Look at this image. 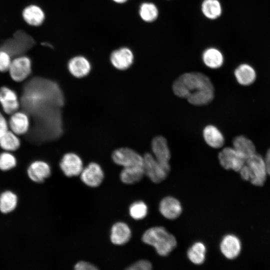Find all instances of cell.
<instances>
[{
    "label": "cell",
    "mask_w": 270,
    "mask_h": 270,
    "mask_svg": "<svg viewBox=\"0 0 270 270\" xmlns=\"http://www.w3.org/2000/svg\"><path fill=\"white\" fill-rule=\"evenodd\" d=\"M23 110L32 118L28 140L40 144L56 140L63 133L62 108L64 96L52 80L35 77L24 84L20 100Z\"/></svg>",
    "instance_id": "1"
},
{
    "label": "cell",
    "mask_w": 270,
    "mask_h": 270,
    "mask_svg": "<svg viewBox=\"0 0 270 270\" xmlns=\"http://www.w3.org/2000/svg\"><path fill=\"white\" fill-rule=\"evenodd\" d=\"M172 90L176 96L186 99L195 106L208 104L214 96V87L210 78L200 72L182 74L174 82Z\"/></svg>",
    "instance_id": "2"
},
{
    "label": "cell",
    "mask_w": 270,
    "mask_h": 270,
    "mask_svg": "<svg viewBox=\"0 0 270 270\" xmlns=\"http://www.w3.org/2000/svg\"><path fill=\"white\" fill-rule=\"evenodd\" d=\"M142 240L144 244L152 246L160 256L170 254L176 246V238L162 226H156L147 230Z\"/></svg>",
    "instance_id": "3"
},
{
    "label": "cell",
    "mask_w": 270,
    "mask_h": 270,
    "mask_svg": "<svg viewBox=\"0 0 270 270\" xmlns=\"http://www.w3.org/2000/svg\"><path fill=\"white\" fill-rule=\"evenodd\" d=\"M239 172L244 180L256 186H263L268 174L264 158L256 152L246 159Z\"/></svg>",
    "instance_id": "4"
},
{
    "label": "cell",
    "mask_w": 270,
    "mask_h": 270,
    "mask_svg": "<svg viewBox=\"0 0 270 270\" xmlns=\"http://www.w3.org/2000/svg\"><path fill=\"white\" fill-rule=\"evenodd\" d=\"M34 38L23 30L16 31L13 36L5 41L0 49L6 51L11 57L23 55L34 44Z\"/></svg>",
    "instance_id": "5"
},
{
    "label": "cell",
    "mask_w": 270,
    "mask_h": 270,
    "mask_svg": "<svg viewBox=\"0 0 270 270\" xmlns=\"http://www.w3.org/2000/svg\"><path fill=\"white\" fill-rule=\"evenodd\" d=\"M144 174L153 182L158 184L166 178L170 170L159 163L150 153H146L143 156Z\"/></svg>",
    "instance_id": "6"
},
{
    "label": "cell",
    "mask_w": 270,
    "mask_h": 270,
    "mask_svg": "<svg viewBox=\"0 0 270 270\" xmlns=\"http://www.w3.org/2000/svg\"><path fill=\"white\" fill-rule=\"evenodd\" d=\"M112 160L116 164L126 167L143 166V156L134 150L128 148H120L112 154Z\"/></svg>",
    "instance_id": "7"
},
{
    "label": "cell",
    "mask_w": 270,
    "mask_h": 270,
    "mask_svg": "<svg viewBox=\"0 0 270 270\" xmlns=\"http://www.w3.org/2000/svg\"><path fill=\"white\" fill-rule=\"evenodd\" d=\"M11 78L16 82L24 80L30 74L32 62L30 58L22 55L12 60L8 70Z\"/></svg>",
    "instance_id": "8"
},
{
    "label": "cell",
    "mask_w": 270,
    "mask_h": 270,
    "mask_svg": "<svg viewBox=\"0 0 270 270\" xmlns=\"http://www.w3.org/2000/svg\"><path fill=\"white\" fill-rule=\"evenodd\" d=\"M218 159L220 164L226 170L238 172L246 162V158L231 147L224 148L218 153Z\"/></svg>",
    "instance_id": "9"
},
{
    "label": "cell",
    "mask_w": 270,
    "mask_h": 270,
    "mask_svg": "<svg viewBox=\"0 0 270 270\" xmlns=\"http://www.w3.org/2000/svg\"><path fill=\"white\" fill-rule=\"evenodd\" d=\"M151 148L156 160L164 166L170 170L169 164L170 152L166 138L161 135L156 136L152 140Z\"/></svg>",
    "instance_id": "10"
},
{
    "label": "cell",
    "mask_w": 270,
    "mask_h": 270,
    "mask_svg": "<svg viewBox=\"0 0 270 270\" xmlns=\"http://www.w3.org/2000/svg\"><path fill=\"white\" fill-rule=\"evenodd\" d=\"M80 175L81 180L86 185L92 188L98 186L104 178L102 168L96 162H90L83 168Z\"/></svg>",
    "instance_id": "11"
},
{
    "label": "cell",
    "mask_w": 270,
    "mask_h": 270,
    "mask_svg": "<svg viewBox=\"0 0 270 270\" xmlns=\"http://www.w3.org/2000/svg\"><path fill=\"white\" fill-rule=\"evenodd\" d=\"M60 167L68 177L78 176L83 169V164L80 157L76 154L69 152L66 154L60 163Z\"/></svg>",
    "instance_id": "12"
},
{
    "label": "cell",
    "mask_w": 270,
    "mask_h": 270,
    "mask_svg": "<svg viewBox=\"0 0 270 270\" xmlns=\"http://www.w3.org/2000/svg\"><path fill=\"white\" fill-rule=\"evenodd\" d=\"M8 123L11 131L18 136L27 134L30 128V117L24 110L11 114Z\"/></svg>",
    "instance_id": "13"
},
{
    "label": "cell",
    "mask_w": 270,
    "mask_h": 270,
    "mask_svg": "<svg viewBox=\"0 0 270 270\" xmlns=\"http://www.w3.org/2000/svg\"><path fill=\"white\" fill-rule=\"evenodd\" d=\"M134 54L130 49L122 47L113 51L110 54V60L112 65L119 70H126L134 62Z\"/></svg>",
    "instance_id": "14"
},
{
    "label": "cell",
    "mask_w": 270,
    "mask_h": 270,
    "mask_svg": "<svg viewBox=\"0 0 270 270\" xmlns=\"http://www.w3.org/2000/svg\"><path fill=\"white\" fill-rule=\"evenodd\" d=\"M0 104L4 111L9 114L18 110L20 106L17 94L6 86L0 88Z\"/></svg>",
    "instance_id": "15"
},
{
    "label": "cell",
    "mask_w": 270,
    "mask_h": 270,
    "mask_svg": "<svg viewBox=\"0 0 270 270\" xmlns=\"http://www.w3.org/2000/svg\"><path fill=\"white\" fill-rule=\"evenodd\" d=\"M160 212L166 218L174 220L178 217L182 212L180 202L172 196H166L160 202L159 206Z\"/></svg>",
    "instance_id": "16"
},
{
    "label": "cell",
    "mask_w": 270,
    "mask_h": 270,
    "mask_svg": "<svg viewBox=\"0 0 270 270\" xmlns=\"http://www.w3.org/2000/svg\"><path fill=\"white\" fill-rule=\"evenodd\" d=\"M68 70L74 77L81 78L87 76L90 71L91 65L88 60L82 56L72 58L68 62Z\"/></svg>",
    "instance_id": "17"
},
{
    "label": "cell",
    "mask_w": 270,
    "mask_h": 270,
    "mask_svg": "<svg viewBox=\"0 0 270 270\" xmlns=\"http://www.w3.org/2000/svg\"><path fill=\"white\" fill-rule=\"evenodd\" d=\"M29 178L34 182L41 183L51 174L49 164L45 162L36 160L32 162L28 169Z\"/></svg>",
    "instance_id": "18"
},
{
    "label": "cell",
    "mask_w": 270,
    "mask_h": 270,
    "mask_svg": "<svg viewBox=\"0 0 270 270\" xmlns=\"http://www.w3.org/2000/svg\"><path fill=\"white\" fill-rule=\"evenodd\" d=\"M132 232L128 226L124 222H117L112 227L110 239L116 245H123L131 238Z\"/></svg>",
    "instance_id": "19"
},
{
    "label": "cell",
    "mask_w": 270,
    "mask_h": 270,
    "mask_svg": "<svg viewBox=\"0 0 270 270\" xmlns=\"http://www.w3.org/2000/svg\"><path fill=\"white\" fill-rule=\"evenodd\" d=\"M220 248L225 257L228 259H234L237 257L240 252V242L235 236L228 234L223 238Z\"/></svg>",
    "instance_id": "20"
},
{
    "label": "cell",
    "mask_w": 270,
    "mask_h": 270,
    "mask_svg": "<svg viewBox=\"0 0 270 270\" xmlns=\"http://www.w3.org/2000/svg\"><path fill=\"white\" fill-rule=\"evenodd\" d=\"M202 134L205 142L211 148H220L224 144L222 134L214 126H206L203 130Z\"/></svg>",
    "instance_id": "21"
},
{
    "label": "cell",
    "mask_w": 270,
    "mask_h": 270,
    "mask_svg": "<svg viewBox=\"0 0 270 270\" xmlns=\"http://www.w3.org/2000/svg\"><path fill=\"white\" fill-rule=\"evenodd\" d=\"M24 21L32 26H39L44 22L45 14L44 10L38 6L30 5L26 6L22 12Z\"/></svg>",
    "instance_id": "22"
},
{
    "label": "cell",
    "mask_w": 270,
    "mask_h": 270,
    "mask_svg": "<svg viewBox=\"0 0 270 270\" xmlns=\"http://www.w3.org/2000/svg\"><path fill=\"white\" fill-rule=\"evenodd\" d=\"M233 148L246 158L256 153V147L254 142L243 135L236 136L232 140Z\"/></svg>",
    "instance_id": "23"
},
{
    "label": "cell",
    "mask_w": 270,
    "mask_h": 270,
    "mask_svg": "<svg viewBox=\"0 0 270 270\" xmlns=\"http://www.w3.org/2000/svg\"><path fill=\"white\" fill-rule=\"evenodd\" d=\"M234 76L240 84L248 86L253 84L256 79V72L252 66L242 64L234 70Z\"/></svg>",
    "instance_id": "24"
},
{
    "label": "cell",
    "mask_w": 270,
    "mask_h": 270,
    "mask_svg": "<svg viewBox=\"0 0 270 270\" xmlns=\"http://www.w3.org/2000/svg\"><path fill=\"white\" fill-rule=\"evenodd\" d=\"M144 175L143 166L126 167L121 171L120 179L125 184H132L140 182Z\"/></svg>",
    "instance_id": "25"
},
{
    "label": "cell",
    "mask_w": 270,
    "mask_h": 270,
    "mask_svg": "<svg viewBox=\"0 0 270 270\" xmlns=\"http://www.w3.org/2000/svg\"><path fill=\"white\" fill-rule=\"evenodd\" d=\"M204 64L210 68H220L224 62V56L222 52L216 48H211L206 49L202 54Z\"/></svg>",
    "instance_id": "26"
},
{
    "label": "cell",
    "mask_w": 270,
    "mask_h": 270,
    "mask_svg": "<svg viewBox=\"0 0 270 270\" xmlns=\"http://www.w3.org/2000/svg\"><path fill=\"white\" fill-rule=\"evenodd\" d=\"M203 14L208 18L216 19L222 14V7L218 0H204L202 4Z\"/></svg>",
    "instance_id": "27"
},
{
    "label": "cell",
    "mask_w": 270,
    "mask_h": 270,
    "mask_svg": "<svg viewBox=\"0 0 270 270\" xmlns=\"http://www.w3.org/2000/svg\"><path fill=\"white\" fill-rule=\"evenodd\" d=\"M20 144L18 135L8 130L0 138V146L7 152L16 150Z\"/></svg>",
    "instance_id": "28"
},
{
    "label": "cell",
    "mask_w": 270,
    "mask_h": 270,
    "mask_svg": "<svg viewBox=\"0 0 270 270\" xmlns=\"http://www.w3.org/2000/svg\"><path fill=\"white\" fill-rule=\"evenodd\" d=\"M16 196L12 192L7 190L0 196V210L4 214L12 212L17 204Z\"/></svg>",
    "instance_id": "29"
},
{
    "label": "cell",
    "mask_w": 270,
    "mask_h": 270,
    "mask_svg": "<svg viewBox=\"0 0 270 270\" xmlns=\"http://www.w3.org/2000/svg\"><path fill=\"white\" fill-rule=\"evenodd\" d=\"M206 247L200 242L195 243L188 251V256L196 264H202L205 259Z\"/></svg>",
    "instance_id": "30"
},
{
    "label": "cell",
    "mask_w": 270,
    "mask_h": 270,
    "mask_svg": "<svg viewBox=\"0 0 270 270\" xmlns=\"http://www.w3.org/2000/svg\"><path fill=\"white\" fill-rule=\"evenodd\" d=\"M139 14L142 19L146 22H152L158 16V10L155 4L151 2H144L140 8Z\"/></svg>",
    "instance_id": "31"
},
{
    "label": "cell",
    "mask_w": 270,
    "mask_h": 270,
    "mask_svg": "<svg viewBox=\"0 0 270 270\" xmlns=\"http://www.w3.org/2000/svg\"><path fill=\"white\" fill-rule=\"evenodd\" d=\"M130 216L136 220H142L146 217L148 214V207L142 201H137L132 203L129 208Z\"/></svg>",
    "instance_id": "32"
},
{
    "label": "cell",
    "mask_w": 270,
    "mask_h": 270,
    "mask_svg": "<svg viewBox=\"0 0 270 270\" xmlns=\"http://www.w3.org/2000/svg\"><path fill=\"white\" fill-rule=\"evenodd\" d=\"M16 160L14 156L8 152L0 154V170H8L16 166Z\"/></svg>",
    "instance_id": "33"
},
{
    "label": "cell",
    "mask_w": 270,
    "mask_h": 270,
    "mask_svg": "<svg viewBox=\"0 0 270 270\" xmlns=\"http://www.w3.org/2000/svg\"><path fill=\"white\" fill-rule=\"evenodd\" d=\"M11 61V56L6 51L0 49V72L8 70Z\"/></svg>",
    "instance_id": "34"
},
{
    "label": "cell",
    "mask_w": 270,
    "mask_h": 270,
    "mask_svg": "<svg viewBox=\"0 0 270 270\" xmlns=\"http://www.w3.org/2000/svg\"><path fill=\"white\" fill-rule=\"evenodd\" d=\"M152 268L151 262L147 260H142L136 262L126 268L128 270H150Z\"/></svg>",
    "instance_id": "35"
},
{
    "label": "cell",
    "mask_w": 270,
    "mask_h": 270,
    "mask_svg": "<svg viewBox=\"0 0 270 270\" xmlns=\"http://www.w3.org/2000/svg\"><path fill=\"white\" fill-rule=\"evenodd\" d=\"M74 269L76 270H97L98 268L90 262L80 260L76 264Z\"/></svg>",
    "instance_id": "36"
},
{
    "label": "cell",
    "mask_w": 270,
    "mask_h": 270,
    "mask_svg": "<svg viewBox=\"0 0 270 270\" xmlns=\"http://www.w3.org/2000/svg\"><path fill=\"white\" fill-rule=\"evenodd\" d=\"M8 130V123L0 112V138Z\"/></svg>",
    "instance_id": "37"
},
{
    "label": "cell",
    "mask_w": 270,
    "mask_h": 270,
    "mask_svg": "<svg viewBox=\"0 0 270 270\" xmlns=\"http://www.w3.org/2000/svg\"><path fill=\"white\" fill-rule=\"evenodd\" d=\"M264 159L266 165L267 174L270 176V148L267 150Z\"/></svg>",
    "instance_id": "38"
},
{
    "label": "cell",
    "mask_w": 270,
    "mask_h": 270,
    "mask_svg": "<svg viewBox=\"0 0 270 270\" xmlns=\"http://www.w3.org/2000/svg\"><path fill=\"white\" fill-rule=\"evenodd\" d=\"M114 2L118 4H124L128 0H112Z\"/></svg>",
    "instance_id": "39"
}]
</instances>
